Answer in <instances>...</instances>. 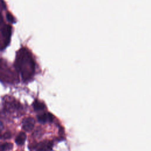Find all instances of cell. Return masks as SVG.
<instances>
[{
  "label": "cell",
  "mask_w": 151,
  "mask_h": 151,
  "mask_svg": "<svg viewBox=\"0 0 151 151\" xmlns=\"http://www.w3.org/2000/svg\"><path fill=\"white\" fill-rule=\"evenodd\" d=\"M13 66L24 83L33 80L37 74L38 65L32 51L27 46H21L16 52Z\"/></svg>",
  "instance_id": "1"
},
{
  "label": "cell",
  "mask_w": 151,
  "mask_h": 151,
  "mask_svg": "<svg viewBox=\"0 0 151 151\" xmlns=\"http://www.w3.org/2000/svg\"><path fill=\"white\" fill-rule=\"evenodd\" d=\"M15 22V18L8 9L5 2L0 0V51L9 45Z\"/></svg>",
  "instance_id": "2"
},
{
  "label": "cell",
  "mask_w": 151,
  "mask_h": 151,
  "mask_svg": "<svg viewBox=\"0 0 151 151\" xmlns=\"http://www.w3.org/2000/svg\"><path fill=\"white\" fill-rule=\"evenodd\" d=\"M20 80L13 65L0 57V81L5 84H15Z\"/></svg>",
  "instance_id": "3"
},
{
  "label": "cell",
  "mask_w": 151,
  "mask_h": 151,
  "mask_svg": "<svg viewBox=\"0 0 151 151\" xmlns=\"http://www.w3.org/2000/svg\"><path fill=\"white\" fill-rule=\"evenodd\" d=\"M53 146V142L51 140H44L32 146L35 151H51Z\"/></svg>",
  "instance_id": "4"
},
{
  "label": "cell",
  "mask_w": 151,
  "mask_h": 151,
  "mask_svg": "<svg viewBox=\"0 0 151 151\" xmlns=\"http://www.w3.org/2000/svg\"><path fill=\"white\" fill-rule=\"evenodd\" d=\"M37 119L39 122L44 124L46 123H51L54 120V116L50 113L44 111L38 114Z\"/></svg>",
  "instance_id": "5"
},
{
  "label": "cell",
  "mask_w": 151,
  "mask_h": 151,
  "mask_svg": "<svg viewBox=\"0 0 151 151\" xmlns=\"http://www.w3.org/2000/svg\"><path fill=\"white\" fill-rule=\"evenodd\" d=\"M34 119L31 117H26L22 122V129L25 132H29L32 130L34 126Z\"/></svg>",
  "instance_id": "6"
},
{
  "label": "cell",
  "mask_w": 151,
  "mask_h": 151,
  "mask_svg": "<svg viewBox=\"0 0 151 151\" xmlns=\"http://www.w3.org/2000/svg\"><path fill=\"white\" fill-rule=\"evenodd\" d=\"M33 109L35 111L38 112V113L44 112L46 110L45 105L41 101L39 100H35L32 103Z\"/></svg>",
  "instance_id": "7"
},
{
  "label": "cell",
  "mask_w": 151,
  "mask_h": 151,
  "mask_svg": "<svg viewBox=\"0 0 151 151\" xmlns=\"http://www.w3.org/2000/svg\"><path fill=\"white\" fill-rule=\"evenodd\" d=\"M25 140H26V134L24 132H20L18 134V135L15 137V142L18 145L22 146L24 145Z\"/></svg>",
  "instance_id": "8"
},
{
  "label": "cell",
  "mask_w": 151,
  "mask_h": 151,
  "mask_svg": "<svg viewBox=\"0 0 151 151\" xmlns=\"http://www.w3.org/2000/svg\"><path fill=\"white\" fill-rule=\"evenodd\" d=\"M12 148V144L9 142L0 143V151H7Z\"/></svg>",
  "instance_id": "9"
},
{
  "label": "cell",
  "mask_w": 151,
  "mask_h": 151,
  "mask_svg": "<svg viewBox=\"0 0 151 151\" xmlns=\"http://www.w3.org/2000/svg\"><path fill=\"white\" fill-rule=\"evenodd\" d=\"M4 130V123L0 116V138L2 137V132Z\"/></svg>",
  "instance_id": "10"
}]
</instances>
